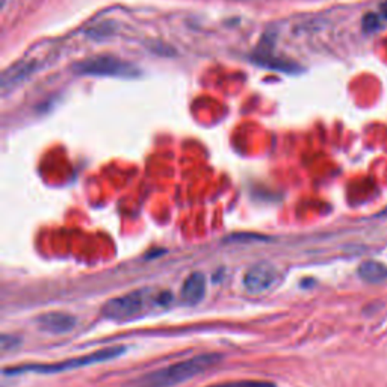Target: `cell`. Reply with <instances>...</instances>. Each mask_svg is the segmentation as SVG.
Here are the masks:
<instances>
[{"label": "cell", "instance_id": "obj_2", "mask_svg": "<svg viewBox=\"0 0 387 387\" xmlns=\"http://www.w3.org/2000/svg\"><path fill=\"white\" fill-rule=\"evenodd\" d=\"M171 299V294L156 289H140L126 295L109 299L101 307V316L114 322H127L147 313L154 306H163Z\"/></svg>", "mask_w": 387, "mask_h": 387}, {"label": "cell", "instance_id": "obj_4", "mask_svg": "<svg viewBox=\"0 0 387 387\" xmlns=\"http://www.w3.org/2000/svg\"><path fill=\"white\" fill-rule=\"evenodd\" d=\"M76 74L94 77H118V79H133L141 74L135 64H131L115 56L101 55L88 58L73 67Z\"/></svg>", "mask_w": 387, "mask_h": 387}, {"label": "cell", "instance_id": "obj_8", "mask_svg": "<svg viewBox=\"0 0 387 387\" xmlns=\"http://www.w3.org/2000/svg\"><path fill=\"white\" fill-rule=\"evenodd\" d=\"M359 277L366 283H381L387 279V266L377 262V261H368L359 266Z\"/></svg>", "mask_w": 387, "mask_h": 387}, {"label": "cell", "instance_id": "obj_7", "mask_svg": "<svg viewBox=\"0 0 387 387\" xmlns=\"http://www.w3.org/2000/svg\"><path fill=\"white\" fill-rule=\"evenodd\" d=\"M206 294V279L201 272H192L188 275L183 281L182 289H180V298L183 304L195 306L204 298Z\"/></svg>", "mask_w": 387, "mask_h": 387}, {"label": "cell", "instance_id": "obj_5", "mask_svg": "<svg viewBox=\"0 0 387 387\" xmlns=\"http://www.w3.org/2000/svg\"><path fill=\"white\" fill-rule=\"evenodd\" d=\"M279 279V271L268 262H261L252 266L244 275V286L250 294H262L268 290Z\"/></svg>", "mask_w": 387, "mask_h": 387}, {"label": "cell", "instance_id": "obj_10", "mask_svg": "<svg viewBox=\"0 0 387 387\" xmlns=\"http://www.w3.org/2000/svg\"><path fill=\"white\" fill-rule=\"evenodd\" d=\"M208 387H275V384L270 381H259V380H242V381H229L212 384Z\"/></svg>", "mask_w": 387, "mask_h": 387}, {"label": "cell", "instance_id": "obj_6", "mask_svg": "<svg viewBox=\"0 0 387 387\" xmlns=\"http://www.w3.org/2000/svg\"><path fill=\"white\" fill-rule=\"evenodd\" d=\"M37 324L42 331L63 334L70 331L76 325V318L64 312H49L37 318Z\"/></svg>", "mask_w": 387, "mask_h": 387}, {"label": "cell", "instance_id": "obj_1", "mask_svg": "<svg viewBox=\"0 0 387 387\" xmlns=\"http://www.w3.org/2000/svg\"><path fill=\"white\" fill-rule=\"evenodd\" d=\"M221 359L222 356L217 354V352L195 356L182 360V362H176L167 368L144 374L129 381L124 387H176L188 381L189 378H194L208 371L209 368L220 363Z\"/></svg>", "mask_w": 387, "mask_h": 387}, {"label": "cell", "instance_id": "obj_9", "mask_svg": "<svg viewBox=\"0 0 387 387\" xmlns=\"http://www.w3.org/2000/svg\"><path fill=\"white\" fill-rule=\"evenodd\" d=\"M254 61L257 64H261L263 67H268V68H275V70H280V72H295L298 70L297 65H292L288 64L285 61H280L277 58H271V56H266V55H259L254 58Z\"/></svg>", "mask_w": 387, "mask_h": 387}, {"label": "cell", "instance_id": "obj_3", "mask_svg": "<svg viewBox=\"0 0 387 387\" xmlns=\"http://www.w3.org/2000/svg\"><path fill=\"white\" fill-rule=\"evenodd\" d=\"M126 348L124 347H110V348H103L99 351H94L91 354H85L81 357H73L64 360L61 363H50V365H23V366H15V368H8L5 374L6 375H17V374H26V372H33V374H56V372H65L72 371V369H79L85 366L97 365L108 362V360H114L124 354Z\"/></svg>", "mask_w": 387, "mask_h": 387}]
</instances>
